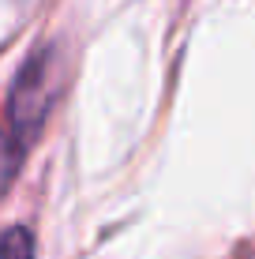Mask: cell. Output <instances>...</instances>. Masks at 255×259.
I'll list each match as a JSON object with an SVG mask.
<instances>
[{"mask_svg": "<svg viewBox=\"0 0 255 259\" xmlns=\"http://www.w3.org/2000/svg\"><path fill=\"white\" fill-rule=\"evenodd\" d=\"M60 91V57L57 49H38L15 75L12 98H8L4 128H0V192L15 181L19 165L26 162L34 139L45 128V117Z\"/></svg>", "mask_w": 255, "mask_h": 259, "instance_id": "obj_1", "label": "cell"}, {"mask_svg": "<svg viewBox=\"0 0 255 259\" xmlns=\"http://www.w3.org/2000/svg\"><path fill=\"white\" fill-rule=\"evenodd\" d=\"M0 259H34V237L30 229L12 226L0 233Z\"/></svg>", "mask_w": 255, "mask_h": 259, "instance_id": "obj_2", "label": "cell"}]
</instances>
